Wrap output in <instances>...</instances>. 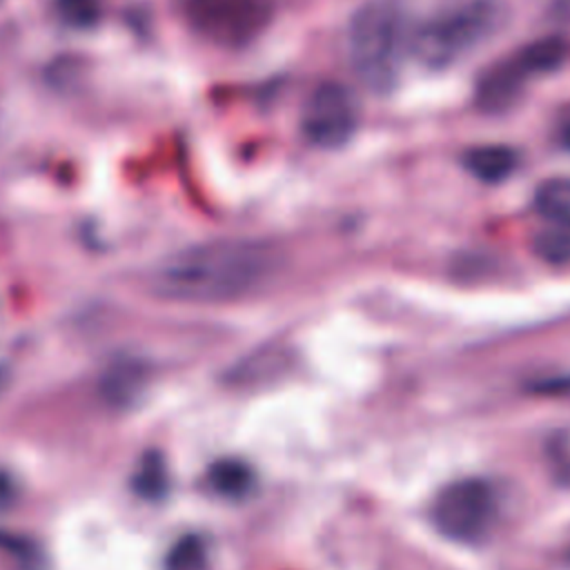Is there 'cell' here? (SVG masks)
<instances>
[{"label":"cell","instance_id":"obj_1","mask_svg":"<svg viewBox=\"0 0 570 570\" xmlns=\"http://www.w3.org/2000/svg\"><path fill=\"white\" fill-rule=\"evenodd\" d=\"M281 254L254 238H223L187 247L169 256L151 274L158 298L212 305L245 298L263 289L278 272Z\"/></svg>","mask_w":570,"mask_h":570},{"label":"cell","instance_id":"obj_2","mask_svg":"<svg viewBox=\"0 0 570 570\" xmlns=\"http://www.w3.org/2000/svg\"><path fill=\"white\" fill-rule=\"evenodd\" d=\"M407 11L399 0H367L350 18L347 53L356 78L374 94H390L410 53Z\"/></svg>","mask_w":570,"mask_h":570},{"label":"cell","instance_id":"obj_3","mask_svg":"<svg viewBox=\"0 0 570 570\" xmlns=\"http://www.w3.org/2000/svg\"><path fill=\"white\" fill-rule=\"evenodd\" d=\"M503 20L505 9L497 0L452 4L412 31L410 53L425 69H448L492 38Z\"/></svg>","mask_w":570,"mask_h":570},{"label":"cell","instance_id":"obj_4","mask_svg":"<svg viewBox=\"0 0 570 570\" xmlns=\"http://www.w3.org/2000/svg\"><path fill=\"white\" fill-rule=\"evenodd\" d=\"M566 58L568 42L559 36H546L523 45L483 69L474 85V105L485 114L512 109L532 78L557 71Z\"/></svg>","mask_w":570,"mask_h":570},{"label":"cell","instance_id":"obj_5","mask_svg":"<svg viewBox=\"0 0 570 570\" xmlns=\"http://www.w3.org/2000/svg\"><path fill=\"white\" fill-rule=\"evenodd\" d=\"M499 497L490 481L465 476L443 485L430 505V521L454 543H481L494 528Z\"/></svg>","mask_w":570,"mask_h":570},{"label":"cell","instance_id":"obj_6","mask_svg":"<svg viewBox=\"0 0 570 570\" xmlns=\"http://www.w3.org/2000/svg\"><path fill=\"white\" fill-rule=\"evenodd\" d=\"M187 22L205 40L238 49L256 40L274 16L272 0H185Z\"/></svg>","mask_w":570,"mask_h":570},{"label":"cell","instance_id":"obj_7","mask_svg":"<svg viewBox=\"0 0 570 570\" xmlns=\"http://www.w3.org/2000/svg\"><path fill=\"white\" fill-rule=\"evenodd\" d=\"M358 120V100L352 89L325 80L312 89L303 105L301 131L318 149H341L354 138Z\"/></svg>","mask_w":570,"mask_h":570},{"label":"cell","instance_id":"obj_8","mask_svg":"<svg viewBox=\"0 0 570 570\" xmlns=\"http://www.w3.org/2000/svg\"><path fill=\"white\" fill-rule=\"evenodd\" d=\"M461 163L470 176L485 185H499L508 180L519 167L517 149L508 145H476L465 149Z\"/></svg>","mask_w":570,"mask_h":570},{"label":"cell","instance_id":"obj_9","mask_svg":"<svg viewBox=\"0 0 570 570\" xmlns=\"http://www.w3.org/2000/svg\"><path fill=\"white\" fill-rule=\"evenodd\" d=\"M534 209L552 225L570 227V178L543 180L534 191Z\"/></svg>","mask_w":570,"mask_h":570},{"label":"cell","instance_id":"obj_10","mask_svg":"<svg viewBox=\"0 0 570 570\" xmlns=\"http://www.w3.org/2000/svg\"><path fill=\"white\" fill-rule=\"evenodd\" d=\"M209 485L225 499H243L254 488V474L243 461L223 459L209 468Z\"/></svg>","mask_w":570,"mask_h":570},{"label":"cell","instance_id":"obj_11","mask_svg":"<svg viewBox=\"0 0 570 570\" xmlns=\"http://www.w3.org/2000/svg\"><path fill=\"white\" fill-rule=\"evenodd\" d=\"M532 252L548 265L570 263V227L552 225L532 238Z\"/></svg>","mask_w":570,"mask_h":570},{"label":"cell","instance_id":"obj_12","mask_svg":"<svg viewBox=\"0 0 570 570\" xmlns=\"http://www.w3.org/2000/svg\"><path fill=\"white\" fill-rule=\"evenodd\" d=\"M56 9L60 20L76 29H87L100 18L98 0H56Z\"/></svg>","mask_w":570,"mask_h":570},{"label":"cell","instance_id":"obj_13","mask_svg":"<svg viewBox=\"0 0 570 570\" xmlns=\"http://www.w3.org/2000/svg\"><path fill=\"white\" fill-rule=\"evenodd\" d=\"M205 563V548L200 539H180L167 557V570H200Z\"/></svg>","mask_w":570,"mask_h":570},{"label":"cell","instance_id":"obj_14","mask_svg":"<svg viewBox=\"0 0 570 570\" xmlns=\"http://www.w3.org/2000/svg\"><path fill=\"white\" fill-rule=\"evenodd\" d=\"M138 488L142 494L147 497H158L165 488V468L160 463V459L151 456L147 461L145 468H140V474H138Z\"/></svg>","mask_w":570,"mask_h":570},{"label":"cell","instance_id":"obj_15","mask_svg":"<svg viewBox=\"0 0 570 570\" xmlns=\"http://www.w3.org/2000/svg\"><path fill=\"white\" fill-rule=\"evenodd\" d=\"M557 138H559V145H561L563 149H568V151H570V116L561 120L559 131H557Z\"/></svg>","mask_w":570,"mask_h":570},{"label":"cell","instance_id":"obj_16","mask_svg":"<svg viewBox=\"0 0 570 570\" xmlns=\"http://www.w3.org/2000/svg\"><path fill=\"white\" fill-rule=\"evenodd\" d=\"M4 381H7V372L0 367V390H2V385H4Z\"/></svg>","mask_w":570,"mask_h":570},{"label":"cell","instance_id":"obj_17","mask_svg":"<svg viewBox=\"0 0 570 570\" xmlns=\"http://www.w3.org/2000/svg\"><path fill=\"white\" fill-rule=\"evenodd\" d=\"M568 559H570V554H568Z\"/></svg>","mask_w":570,"mask_h":570},{"label":"cell","instance_id":"obj_18","mask_svg":"<svg viewBox=\"0 0 570 570\" xmlns=\"http://www.w3.org/2000/svg\"><path fill=\"white\" fill-rule=\"evenodd\" d=\"M0 2H2V0H0Z\"/></svg>","mask_w":570,"mask_h":570}]
</instances>
